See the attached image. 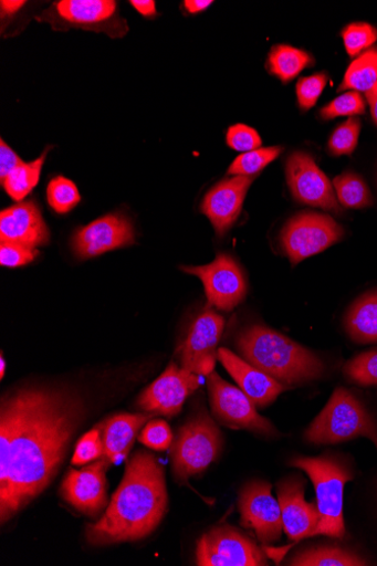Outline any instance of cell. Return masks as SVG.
I'll return each mask as SVG.
<instances>
[{
  "label": "cell",
  "mask_w": 377,
  "mask_h": 566,
  "mask_svg": "<svg viewBox=\"0 0 377 566\" xmlns=\"http://www.w3.org/2000/svg\"><path fill=\"white\" fill-rule=\"evenodd\" d=\"M168 505L164 465L151 453L137 451L109 506L97 523L86 527V541L92 546L142 541L164 522Z\"/></svg>",
  "instance_id": "7a4b0ae2"
},
{
  "label": "cell",
  "mask_w": 377,
  "mask_h": 566,
  "mask_svg": "<svg viewBox=\"0 0 377 566\" xmlns=\"http://www.w3.org/2000/svg\"><path fill=\"white\" fill-rule=\"evenodd\" d=\"M254 179L245 176L227 178L214 185L203 197L200 211L219 237L226 235L237 223Z\"/></svg>",
  "instance_id": "e0dca14e"
},
{
  "label": "cell",
  "mask_w": 377,
  "mask_h": 566,
  "mask_svg": "<svg viewBox=\"0 0 377 566\" xmlns=\"http://www.w3.org/2000/svg\"><path fill=\"white\" fill-rule=\"evenodd\" d=\"M345 378L360 387H377V349L360 353L343 369Z\"/></svg>",
  "instance_id": "f546056e"
},
{
  "label": "cell",
  "mask_w": 377,
  "mask_h": 566,
  "mask_svg": "<svg viewBox=\"0 0 377 566\" xmlns=\"http://www.w3.org/2000/svg\"><path fill=\"white\" fill-rule=\"evenodd\" d=\"M328 83L327 74L318 73L303 77L297 82L296 94L299 107L302 112L311 111Z\"/></svg>",
  "instance_id": "e575fe53"
},
{
  "label": "cell",
  "mask_w": 377,
  "mask_h": 566,
  "mask_svg": "<svg viewBox=\"0 0 377 566\" xmlns=\"http://www.w3.org/2000/svg\"><path fill=\"white\" fill-rule=\"evenodd\" d=\"M200 387V376L171 363L139 396L137 405L145 413L168 418L180 413L186 400Z\"/></svg>",
  "instance_id": "9a60e30c"
},
{
  "label": "cell",
  "mask_w": 377,
  "mask_h": 566,
  "mask_svg": "<svg viewBox=\"0 0 377 566\" xmlns=\"http://www.w3.org/2000/svg\"><path fill=\"white\" fill-rule=\"evenodd\" d=\"M0 410V523L4 525L55 480L85 409L69 391L32 387L8 395Z\"/></svg>",
  "instance_id": "6da1fadb"
},
{
  "label": "cell",
  "mask_w": 377,
  "mask_h": 566,
  "mask_svg": "<svg viewBox=\"0 0 377 566\" xmlns=\"http://www.w3.org/2000/svg\"><path fill=\"white\" fill-rule=\"evenodd\" d=\"M344 325L353 342L377 343V289L364 293L353 302L346 313Z\"/></svg>",
  "instance_id": "603a6c76"
},
{
  "label": "cell",
  "mask_w": 377,
  "mask_h": 566,
  "mask_svg": "<svg viewBox=\"0 0 377 566\" xmlns=\"http://www.w3.org/2000/svg\"><path fill=\"white\" fill-rule=\"evenodd\" d=\"M223 434L213 420L200 411L180 428L170 447L174 476L186 484L208 470L221 455Z\"/></svg>",
  "instance_id": "8992f818"
},
{
  "label": "cell",
  "mask_w": 377,
  "mask_h": 566,
  "mask_svg": "<svg viewBox=\"0 0 377 566\" xmlns=\"http://www.w3.org/2000/svg\"><path fill=\"white\" fill-rule=\"evenodd\" d=\"M293 566H364L367 562L352 551L338 546L304 549L289 562Z\"/></svg>",
  "instance_id": "d4e9b609"
},
{
  "label": "cell",
  "mask_w": 377,
  "mask_h": 566,
  "mask_svg": "<svg viewBox=\"0 0 377 566\" xmlns=\"http://www.w3.org/2000/svg\"><path fill=\"white\" fill-rule=\"evenodd\" d=\"M184 4L190 14H198L206 11L212 2H210V0H208V2H206V0H186Z\"/></svg>",
  "instance_id": "b9f144b4"
},
{
  "label": "cell",
  "mask_w": 377,
  "mask_h": 566,
  "mask_svg": "<svg viewBox=\"0 0 377 566\" xmlns=\"http://www.w3.org/2000/svg\"><path fill=\"white\" fill-rule=\"evenodd\" d=\"M134 243L135 231L132 222L124 216L111 214L80 229L72 244L80 260H88Z\"/></svg>",
  "instance_id": "ac0fdd59"
},
{
  "label": "cell",
  "mask_w": 377,
  "mask_h": 566,
  "mask_svg": "<svg viewBox=\"0 0 377 566\" xmlns=\"http://www.w3.org/2000/svg\"><path fill=\"white\" fill-rule=\"evenodd\" d=\"M24 164L18 154L2 139L0 142V181Z\"/></svg>",
  "instance_id": "ab89813d"
},
{
  "label": "cell",
  "mask_w": 377,
  "mask_h": 566,
  "mask_svg": "<svg viewBox=\"0 0 377 566\" xmlns=\"http://www.w3.org/2000/svg\"><path fill=\"white\" fill-rule=\"evenodd\" d=\"M27 3L25 2H17V0H3V2H0V8H2V15L4 17H12L17 14Z\"/></svg>",
  "instance_id": "7bdbcfd3"
},
{
  "label": "cell",
  "mask_w": 377,
  "mask_h": 566,
  "mask_svg": "<svg viewBox=\"0 0 377 566\" xmlns=\"http://www.w3.org/2000/svg\"><path fill=\"white\" fill-rule=\"evenodd\" d=\"M360 129V120L354 117L338 126L328 143V149L332 156H352L357 148Z\"/></svg>",
  "instance_id": "d6a6232c"
},
{
  "label": "cell",
  "mask_w": 377,
  "mask_h": 566,
  "mask_svg": "<svg viewBox=\"0 0 377 566\" xmlns=\"http://www.w3.org/2000/svg\"><path fill=\"white\" fill-rule=\"evenodd\" d=\"M46 197L50 208L59 214L71 212L81 201V195L76 185L62 176L50 181Z\"/></svg>",
  "instance_id": "4dcf8cb0"
},
{
  "label": "cell",
  "mask_w": 377,
  "mask_h": 566,
  "mask_svg": "<svg viewBox=\"0 0 377 566\" xmlns=\"http://www.w3.org/2000/svg\"><path fill=\"white\" fill-rule=\"evenodd\" d=\"M48 150L49 148L35 161L22 164L2 181L13 200L21 202L36 187Z\"/></svg>",
  "instance_id": "83f0119b"
},
{
  "label": "cell",
  "mask_w": 377,
  "mask_h": 566,
  "mask_svg": "<svg viewBox=\"0 0 377 566\" xmlns=\"http://www.w3.org/2000/svg\"><path fill=\"white\" fill-rule=\"evenodd\" d=\"M286 180L292 196L300 203L341 216L342 206L334 185L310 154L295 151L286 163Z\"/></svg>",
  "instance_id": "4fadbf2b"
},
{
  "label": "cell",
  "mask_w": 377,
  "mask_h": 566,
  "mask_svg": "<svg viewBox=\"0 0 377 566\" xmlns=\"http://www.w3.org/2000/svg\"><path fill=\"white\" fill-rule=\"evenodd\" d=\"M359 437L369 439L377 448L376 422L362 401L343 387L334 391L304 433V440L314 446L336 444Z\"/></svg>",
  "instance_id": "5b68a950"
},
{
  "label": "cell",
  "mask_w": 377,
  "mask_h": 566,
  "mask_svg": "<svg viewBox=\"0 0 377 566\" xmlns=\"http://www.w3.org/2000/svg\"><path fill=\"white\" fill-rule=\"evenodd\" d=\"M227 142L232 149L241 153L258 149L262 144V139L258 132L243 124H238L229 128Z\"/></svg>",
  "instance_id": "f35d334b"
},
{
  "label": "cell",
  "mask_w": 377,
  "mask_h": 566,
  "mask_svg": "<svg viewBox=\"0 0 377 566\" xmlns=\"http://www.w3.org/2000/svg\"><path fill=\"white\" fill-rule=\"evenodd\" d=\"M207 388L212 415L226 427L266 438L280 436L273 423L258 413L252 400L241 389L223 380L218 373L213 371L207 377Z\"/></svg>",
  "instance_id": "9c48e42d"
},
{
  "label": "cell",
  "mask_w": 377,
  "mask_h": 566,
  "mask_svg": "<svg viewBox=\"0 0 377 566\" xmlns=\"http://www.w3.org/2000/svg\"><path fill=\"white\" fill-rule=\"evenodd\" d=\"M180 270L197 276L203 285L207 305L230 313L248 294L245 276L232 255L219 253L217 259L203 266H181Z\"/></svg>",
  "instance_id": "7c38bea8"
},
{
  "label": "cell",
  "mask_w": 377,
  "mask_h": 566,
  "mask_svg": "<svg viewBox=\"0 0 377 566\" xmlns=\"http://www.w3.org/2000/svg\"><path fill=\"white\" fill-rule=\"evenodd\" d=\"M333 185L337 199L345 209L364 210L374 203L370 189L363 178L354 172L336 177Z\"/></svg>",
  "instance_id": "4316f807"
},
{
  "label": "cell",
  "mask_w": 377,
  "mask_h": 566,
  "mask_svg": "<svg viewBox=\"0 0 377 566\" xmlns=\"http://www.w3.org/2000/svg\"><path fill=\"white\" fill-rule=\"evenodd\" d=\"M112 462L105 457L80 471L70 470L62 486V497L75 510L96 518L107 504L106 470Z\"/></svg>",
  "instance_id": "2e32d148"
},
{
  "label": "cell",
  "mask_w": 377,
  "mask_h": 566,
  "mask_svg": "<svg viewBox=\"0 0 377 566\" xmlns=\"http://www.w3.org/2000/svg\"><path fill=\"white\" fill-rule=\"evenodd\" d=\"M284 532L293 542L311 538L320 522L317 504L305 500V482L290 476L277 484Z\"/></svg>",
  "instance_id": "d6986e66"
},
{
  "label": "cell",
  "mask_w": 377,
  "mask_h": 566,
  "mask_svg": "<svg viewBox=\"0 0 377 566\" xmlns=\"http://www.w3.org/2000/svg\"><path fill=\"white\" fill-rule=\"evenodd\" d=\"M235 346L247 363L289 388L320 380L327 373L315 353L261 325L243 328Z\"/></svg>",
  "instance_id": "3957f363"
},
{
  "label": "cell",
  "mask_w": 377,
  "mask_h": 566,
  "mask_svg": "<svg viewBox=\"0 0 377 566\" xmlns=\"http://www.w3.org/2000/svg\"><path fill=\"white\" fill-rule=\"evenodd\" d=\"M366 99L369 105L371 118L377 126V83L366 92Z\"/></svg>",
  "instance_id": "ee69618b"
},
{
  "label": "cell",
  "mask_w": 377,
  "mask_h": 566,
  "mask_svg": "<svg viewBox=\"0 0 377 566\" xmlns=\"http://www.w3.org/2000/svg\"><path fill=\"white\" fill-rule=\"evenodd\" d=\"M290 467L302 470L313 483L320 522L312 537L323 535L343 539L346 535L344 520V490L353 480L352 471L336 457L296 455Z\"/></svg>",
  "instance_id": "277c9868"
},
{
  "label": "cell",
  "mask_w": 377,
  "mask_h": 566,
  "mask_svg": "<svg viewBox=\"0 0 377 566\" xmlns=\"http://www.w3.org/2000/svg\"><path fill=\"white\" fill-rule=\"evenodd\" d=\"M283 147H264L242 153L231 167L228 174L230 176L255 177L265 167L274 163L282 154Z\"/></svg>",
  "instance_id": "f1b7e54d"
},
{
  "label": "cell",
  "mask_w": 377,
  "mask_h": 566,
  "mask_svg": "<svg viewBox=\"0 0 377 566\" xmlns=\"http://www.w3.org/2000/svg\"><path fill=\"white\" fill-rule=\"evenodd\" d=\"M174 439L170 426L164 420L148 422L139 436L143 444L157 451L170 449Z\"/></svg>",
  "instance_id": "8d00e7d4"
},
{
  "label": "cell",
  "mask_w": 377,
  "mask_h": 566,
  "mask_svg": "<svg viewBox=\"0 0 377 566\" xmlns=\"http://www.w3.org/2000/svg\"><path fill=\"white\" fill-rule=\"evenodd\" d=\"M344 235V228L331 216L305 212L289 220L281 232L280 241L291 264L296 266L341 242Z\"/></svg>",
  "instance_id": "ba28073f"
},
{
  "label": "cell",
  "mask_w": 377,
  "mask_h": 566,
  "mask_svg": "<svg viewBox=\"0 0 377 566\" xmlns=\"http://www.w3.org/2000/svg\"><path fill=\"white\" fill-rule=\"evenodd\" d=\"M264 549L235 527L211 528L197 543L198 566H265Z\"/></svg>",
  "instance_id": "8fae6325"
},
{
  "label": "cell",
  "mask_w": 377,
  "mask_h": 566,
  "mask_svg": "<svg viewBox=\"0 0 377 566\" xmlns=\"http://www.w3.org/2000/svg\"><path fill=\"white\" fill-rule=\"evenodd\" d=\"M241 524L254 532L262 544H273L282 538L284 523L280 502L272 494V485L252 481L239 495Z\"/></svg>",
  "instance_id": "5bb4252c"
},
{
  "label": "cell",
  "mask_w": 377,
  "mask_h": 566,
  "mask_svg": "<svg viewBox=\"0 0 377 566\" xmlns=\"http://www.w3.org/2000/svg\"><path fill=\"white\" fill-rule=\"evenodd\" d=\"M366 111L365 101L359 92L349 91L339 95L326 107L320 111L323 120H332L338 117H355L364 115Z\"/></svg>",
  "instance_id": "1f68e13d"
},
{
  "label": "cell",
  "mask_w": 377,
  "mask_h": 566,
  "mask_svg": "<svg viewBox=\"0 0 377 566\" xmlns=\"http://www.w3.org/2000/svg\"><path fill=\"white\" fill-rule=\"evenodd\" d=\"M6 369H7V363H6L4 355L2 354V356H0V378H2V379L6 377Z\"/></svg>",
  "instance_id": "f6af8a7d"
},
{
  "label": "cell",
  "mask_w": 377,
  "mask_h": 566,
  "mask_svg": "<svg viewBox=\"0 0 377 566\" xmlns=\"http://www.w3.org/2000/svg\"><path fill=\"white\" fill-rule=\"evenodd\" d=\"M219 359L256 407L272 405L286 389H290L228 348H219Z\"/></svg>",
  "instance_id": "ffe728a7"
},
{
  "label": "cell",
  "mask_w": 377,
  "mask_h": 566,
  "mask_svg": "<svg viewBox=\"0 0 377 566\" xmlns=\"http://www.w3.org/2000/svg\"><path fill=\"white\" fill-rule=\"evenodd\" d=\"M151 415H119L105 420L97 428L101 431L104 455L115 464L129 454L140 429Z\"/></svg>",
  "instance_id": "7402d4cb"
},
{
  "label": "cell",
  "mask_w": 377,
  "mask_h": 566,
  "mask_svg": "<svg viewBox=\"0 0 377 566\" xmlns=\"http://www.w3.org/2000/svg\"><path fill=\"white\" fill-rule=\"evenodd\" d=\"M132 7L145 18H154L157 15L154 0H132Z\"/></svg>",
  "instance_id": "60d3db41"
},
{
  "label": "cell",
  "mask_w": 377,
  "mask_h": 566,
  "mask_svg": "<svg viewBox=\"0 0 377 566\" xmlns=\"http://www.w3.org/2000/svg\"><path fill=\"white\" fill-rule=\"evenodd\" d=\"M314 61L306 51L287 44L273 46L268 55L266 70L284 84L292 82Z\"/></svg>",
  "instance_id": "cb8c5ba5"
},
{
  "label": "cell",
  "mask_w": 377,
  "mask_h": 566,
  "mask_svg": "<svg viewBox=\"0 0 377 566\" xmlns=\"http://www.w3.org/2000/svg\"><path fill=\"white\" fill-rule=\"evenodd\" d=\"M377 83V46L369 48L349 65L338 92H368Z\"/></svg>",
  "instance_id": "484cf974"
},
{
  "label": "cell",
  "mask_w": 377,
  "mask_h": 566,
  "mask_svg": "<svg viewBox=\"0 0 377 566\" xmlns=\"http://www.w3.org/2000/svg\"><path fill=\"white\" fill-rule=\"evenodd\" d=\"M50 233L33 201H21L0 213V241L31 248L48 244Z\"/></svg>",
  "instance_id": "44dd1931"
},
{
  "label": "cell",
  "mask_w": 377,
  "mask_h": 566,
  "mask_svg": "<svg viewBox=\"0 0 377 566\" xmlns=\"http://www.w3.org/2000/svg\"><path fill=\"white\" fill-rule=\"evenodd\" d=\"M39 255L36 248L18 243L2 242L0 244V265L17 269L32 263Z\"/></svg>",
  "instance_id": "74e56055"
},
{
  "label": "cell",
  "mask_w": 377,
  "mask_h": 566,
  "mask_svg": "<svg viewBox=\"0 0 377 566\" xmlns=\"http://www.w3.org/2000/svg\"><path fill=\"white\" fill-rule=\"evenodd\" d=\"M104 455V446L100 429L96 427L82 437L77 442L72 464L83 467L88 462L102 458Z\"/></svg>",
  "instance_id": "d590c367"
},
{
  "label": "cell",
  "mask_w": 377,
  "mask_h": 566,
  "mask_svg": "<svg viewBox=\"0 0 377 566\" xmlns=\"http://www.w3.org/2000/svg\"><path fill=\"white\" fill-rule=\"evenodd\" d=\"M39 20L55 30L80 28L123 38L128 32L126 20L118 14L114 0H62L46 10Z\"/></svg>",
  "instance_id": "52a82bcc"
},
{
  "label": "cell",
  "mask_w": 377,
  "mask_h": 566,
  "mask_svg": "<svg viewBox=\"0 0 377 566\" xmlns=\"http://www.w3.org/2000/svg\"><path fill=\"white\" fill-rule=\"evenodd\" d=\"M348 56L357 59L377 41V29L365 22L347 25L343 32Z\"/></svg>",
  "instance_id": "836d02e7"
},
{
  "label": "cell",
  "mask_w": 377,
  "mask_h": 566,
  "mask_svg": "<svg viewBox=\"0 0 377 566\" xmlns=\"http://www.w3.org/2000/svg\"><path fill=\"white\" fill-rule=\"evenodd\" d=\"M224 327V318L207 305L177 348L180 367L198 376L208 377L213 373Z\"/></svg>",
  "instance_id": "30bf717a"
}]
</instances>
